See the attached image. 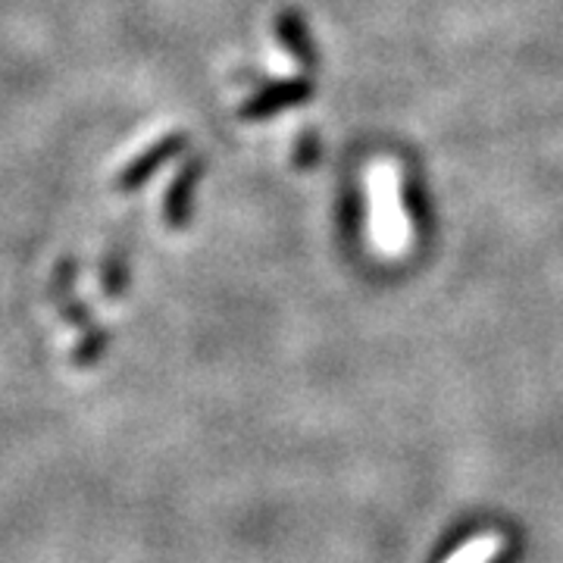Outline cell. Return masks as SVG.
Instances as JSON below:
<instances>
[{
	"label": "cell",
	"mask_w": 563,
	"mask_h": 563,
	"mask_svg": "<svg viewBox=\"0 0 563 563\" xmlns=\"http://www.w3.org/2000/svg\"><path fill=\"white\" fill-rule=\"evenodd\" d=\"M320 157V141H317V132H303L298 144H295V166L301 169H310Z\"/></svg>",
	"instance_id": "5b68a950"
},
{
	"label": "cell",
	"mask_w": 563,
	"mask_h": 563,
	"mask_svg": "<svg viewBox=\"0 0 563 563\" xmlns=\"http://www.w3.org/2000/svg\"><path fill=\"white\" fill-rule=\"evenodd\" d=\"M276 29H279V41L288 47V54L295 57L303 66H313L317 63V51H313V44L307 38V29H303L301 16L295 13V10H285L276 22Z\"/></svg>",
	"instance_id": "3957f363"
},
{
	"label": "cell",
	"mask_w": 563,
	"mask_h": 563,
	"mask_svg": "<svg viewBox=\"0 0 563 563\" xmlns=\"http://www.w3.org/2000/svg\"><path fill=\"white\" fill-rule=\"evenodd\" d=\"M310 98V85L303 79L295 81H279V85H273V88H266L261 91L254 101L244 103V117L247 120H257V117H269V113H276L279 107H291V103H301Z\"/></svg>",
	"instance_id": "7a4b0ae2"
},
{
	"label": "cell",
	"mask_w": 563,
	"mask_h": 563,
	"mask_svg": "<svg viewBox=\"0 0 563 563\" xmlns=\"http://www.w3.org/2000/svg\"><path fill=\"white\" fill-rule=\"evenodd\" d=\"M504 551V536L498 532H483L476 539L461 544L444 563H492Z\"/></svg>",
	"instance_id": "277c9868"
},
{
	"label": "cell",
	"mask_w": 563,
	"mask_h": 563,
	"mask_svg": "<svg viewBox=\"0 0 563 563\" xmlns=\"http://www.w3.org/2000/svg\"><path fill=\"white\" fill-rule=\"evenodd\" d=\"M369 229H373V242L383 254H401L410 244V220L404 210L401 176L385 161L369 169Z\"/></svg>",
	"instance_id": "6da1fadb"
}]
</instances>
